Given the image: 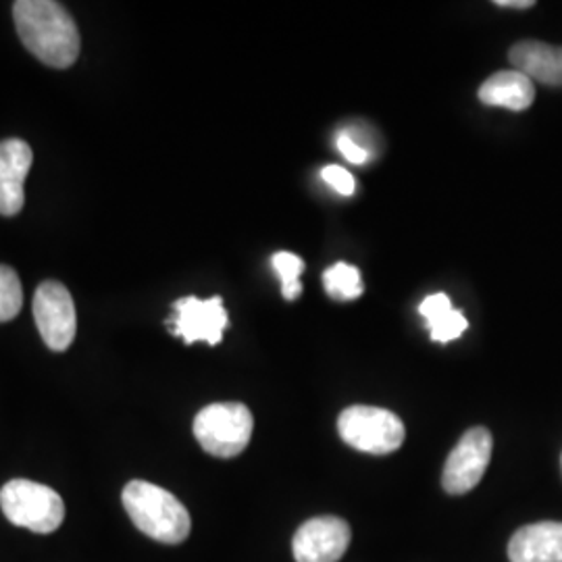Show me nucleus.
I'll return each instance as SVG.
<instances>
[{
  "label": "nucleus",
  "instance_id": "nucleus-1",
  "mask_svg": "<svg viewBox=\"0 0 562 562\" xmlns=\"http://www.w3.org/2000/svg\"><path fill=\"white\" fill-rule=\"evenodd\" d=\"M13 20L23 46L48 67L67 69L80 55V30L55 0H18Z\"/></svg>",
  "mask_w": 562,
  "mask_h": 562
},
{
  "label": "nucleus",
  "instance_id": "nucleus-2",
  "mask_svg": "<svg viewBox=\"0 0 562 562\" xmlns=\"http://www.w3.org/2000/svg\"><path fill=\"white\" fill-rule=\"evenodd\" d=\"M121 503L142 533L157 542L181 543L190 536V513L171 492L155 483H127Z\"/></svg>",
  "mask_w": 562,
  "mask_h": 562
},
{
  "label": "nucleus",
  "instance_id": "nucleus-3",
  "mask_svg": "<svg viewBox=\"0 0 562 562\" xmlns=\"http://www.w3.org/2000/svg\"><path fill=\"white\" fill-rule=\"evenodd\" d=\"M252 413L240 402H217L204 406L194 419V436L204 452L217 459H234L252 438Z\"/></svg>",
  "mask_w": 562,
  "mask_h": 562
},
{
  "label": "nucleus",
  "instance_id": "nucleus-4",
  "mask_svg": "<svg viewBox=\"0 0 562 562\" xmlns=\"http://www.w3.org/2000/svg\"><path fill=\"white\" fill-rule=\"evenodd\" d=\"M0 506L9 521L34 533H53L65 519L59 494L42 483L13 480L0 490Z\"/></svg>",
  "mask_w": 562,
  "mask_h": 562
},
{
  "label": "nucleus",
  "instance_id": "nucleus-5",
  "mask_svg": "<svg viewBox=\"0 0 562 562\" xmlns=\"http://www.w3.org/2000/svg\"><path fill=\"white\" fill-rule=\"evenodd\" d=\"M340 438L369 454H390L404 443L406 429L398 415L378 406H350L338 419Z\"/></svg>",
  "mask_w": 562,
  "mask_h": 562
},
{
  "label": "nucleus",
  "instance_id": "nucleus-6",
  "mask_svg": "<svg viewBox=\"0 0 562 562\" xmlns=\"http://www.w3.org/2000/svg\"><path fill=\"white\" fill-rule=\"evenodd\" d=\"M34 319L42 340L50 350L65 352L76 340V304L69 290L60 281H42L38 285L34 294Z\"/></svg>",
  "mask_w": 562,
  "mask_h": 562
},
{
  "label": "nucleus",
  "instance_id": "nucleus-7",
  "mask_svg": "<svg viewBox=\"0 0 562 562\" xmlns=\"http://www.w3.org/2000/svg\"><path fill=\"white\" fill-rule=\"evenodd\" d=\"M492 448L494 440L485 427L469 429L443 464V490L448 494L461 496L477 487L492 459Z\"/></svg>",
  "mask_w": 562,
  "mask_h": 562
},
{
  "label": "nucleus",
  "instance_id": "nucleus-8",
  "mask_svg": "<svg viewBox=\"0 0 562 562\" xmlns=\"http://www.w3.org/2000/svg\"><path fill=\"white\" fill-rule=\"evenodd\" d=\"M173 336L186 344L206 341L211 346L222 344L223 331L229 325L227 311L222 296L201 301L196 296H186L173 304V319L167 322Z\"/></svg>",
  "mask_w": 562,
  "mask_h": 562
},
{
  "label": "nucleus",
  "instance_id": "nucleus-9",
  "mask_svg": "<svg viewBox=\"0 0 562 562\" xmlns=\"http://www.w3.org/2000/svg\"><path fill=\"white\" fill-rule=\"evenodd\" d=\"M350 527L338 517H317L301 525L292 550L296 562H338L350 546Z\"/></svg>",
  "mask_w": 562,
  "mask_h": 562
},
{
  "label": "nucleus",
  "instance_id": "nucleus-10",
  "mask_svg": "<svg viewBox=\"0 0 562 562\" xmlns=\"http://www.w3.org/2000/svg\"><path fill=\"white\" fill-rule=\"evenodd\" d=\"M34 162L27 142L9 138L0 142V215H20L25 204V180Z\"/></svg>",
  "mask_w": 562,
  "mask_h": 562
},
{
  "label": "nucleus",
  "instance_id": "nucleus-11",
  "mask_svg": "<svg viewBox=\"0 0 562 562\" xmlns=\"http://www.w3.org/2000/svg\"><path fill=\"white\" fill-rule=\"evenodd\" d=\"M508 60L515 71H521L531 81L562 86V46L540 41L517 42L508 50Z\"/></svg>",
  "mask_w": 562,
  "mask_h": 562
},
{
  "label": "nucleus",
  "instance_id": "nucleus-12",
  "mask_svg": "<svg viewBox=\"0 0 562 562\" xmlns=\"http://www.w3.org/2000/svg\"><path fill=\"white\" fill-rule=\"evenodd\" d=\"M510 562H562V522L521 527L508 543Z\"/></svg>",
  "mask_w": 562,
  "mask_h": 562
},
{
  "label": "nucleus",
  "instance_id": "nucleus-13",
  "mask_svg": "<svg viewBox=\"0 0 562 562\" xmlns=\"http://www.w3.org/2000/svg\"><path fill=\"white\" fill-rule=\"evenodd\" d=\"M480 101L485 106H501L508 111H527L536 101V86L521 71H498L483 81Z\"/></svg>",
  "mask_w": 562,
  "mask_h": 562
},
{
  "label": "nucleus",
  "instance_id": "nucleus-14",
  "mask_svg": "<svg viewBox=\"0 0 562 562\" xmlns=\"http://www.w3.org/2000/svg\"><path fill=\"white\" fill-rule=\"evenodd\" d=\"M419 313L427 322V329L434 341L448 344L461 338L462 334L469 329V322L464 319V315L461 311L452 308V302L442 292L427 296L419 306Z\"/></svg>",
  "mask_w": 562,
  "mask_h": 562
},
{
  "label": "nucleus",
  "instance_id": "nucleus-15",
  "mask_svg": "<svg viewBox=\"0 0 562 562\" xmlns=\"http://www.w3.org/2000/svg\"><path fill=\"white\" fill-rule=\"evenodd\" d=\"M323 285L336 301H357L362 294L361 271L355 265L336 262L323 273Z\"/></svg>",
  "mask_w": 562,
  "mask_h": 562
},
{
  "label": "nucleus",
  "instance_id": "nucleus-16",
  "mask_svg": "<svg viewBox=\"0 0 562 562\" xmlns=\"http://www.w3.org/2000/svg\"><path fill=\"white\" fill-rule=\"evenodd\" d=\"M271 265H273V271L278 273V278L281 280L283 299L285 301H296L302 294V283L299 278L304 271V261L292 252H278V255H273Z\"/></svg>",
  "mask_w": 562,
  "mask_h": 562
},
{
  "label": "nucleus",
  "instance_id": "nucleus-17",
  "mask_svg": "<svg viewBox=\"0 0 562 562\" xmlns=\"http://www.w3.org/2000/svg\"><path fill=\"white\" fill-rule=\"evenodd\" d=\"M23 306L20 276L9 265H0V323L13 322Z\"/></svg>",
  "mask_w": 562,
  "mask_h": 562
},
{
  "label": "nucleus",
  "instance_id": "nucleus-18",
  "mask_svg": "<svg viewBox=\"0 0 562 562\" xmlns=\"http://www.w3.org/2000/svg\"><path fill=\"white\" fill-rule=\"evenodd\" d=\"M322 180L334 188L336 192H340L341 196H352L357 190V181L355 178L340 167V165H327L322 169Z\"/></svg>",
  "mask_w": 562,
  "mask_h": 562
},
{
  "label": "nucleus",
  "instance_id": "nucleus-19",
  "mask_svg": "<svg viewBox=\"0 0 562 562\" xmlns=\"http://www.w3.org/2000/svg\"><path fill=\"white\" fill-rule=\"evenodd\" d=\"M336 146H338L341 157H344L346 161L352 162V165H364V162L369 161V157H371V153H369L364 146H361L359 142L352 140L346 132L338 134Z\"/></svg>",
  "mask_w": 562,
  "mask_h": 562
},
{
  "label": "nucleus",
  "instance_id": "nucleus-20",
  "mask_svg": "<svg viewBox=\"0 0 562 562\" xmlns=\"http://www.w3.org/2000/svg\"><path fill=\"white\" fill-rule=\"evenodd\" d=\"M494 4L503 9H531L536 2L533 0H496Z\"/></svg>",
  "mask_w": 562,
  "mask_h": 562
}]
</instances>
